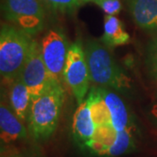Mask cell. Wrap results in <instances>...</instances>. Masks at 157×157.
Wrapping results in <instances>:
<instances>
[{"instance_id": "3", "label": "cell", "mask_w": 157, "mask_h": 157, "mask_svg": "<svg viewBox=\"0 0 157 157\" xmlns=\"http://www.w3.org/2000/svg\"><path fill=\"white\" fill-rule=\"evenodd\" d=\"M84 50L91 82L121 92L131 87L130 78L124 73L105 45L96 40H88Z\"/></svg>"}, {"instance_id": "8", "label": "cell", "mask_w": 157, "mask_h": 157, "mask_svg": "<svg viewBox=\"0 0 157 157\" xmlns=\"http://www.w3.org/2000/svg\"><path fill=\"white\" fill-rule=\"evenodd\" d=\"M96 132V125L91 110V101L87 97L73 114V134L80 144L88 147L94 139Z\"/></svg>"}, {"instance_id": "20", "label": "cell", "mask_w": 157, "mask_h": 157, "mask_svg": "<svg viewBox=\"0 0 157 157\" xmlns=\"http://www.w3.org/2000/svg\"><path fill=\"white\" fill-rule=\"evenodd\" d=\"M84 2H94V0H83Z\"/></svg>"}, {"instance_id": "1", "label": "cell", "mask_w": 157, "mask_h": 157, "mask_svg": "<svg viewBox=\"0 0 157 157\" xmlns=\"http://www.w3.org/2000/svg\"><path fill=\"white\" fill-rule=\"evenodd\" d=\"M34 39L13 25L2 24L0 31V73L11 84L20 76Z\"/></svg>"}, {"instance_id": "12", "label": "cell", "mask_w": 157, "mask_h": 157, "mask_svg": "<svg viewBox=\"0 0 157 157\" xmlns=\"http://www.w3.org/2000/svg\"><path fill=\"white\" fill-rule=\"evenodd\" d=\"M10 107L23 122L27 121L31 107V95L21 77H17L10 84Z\"/></svg>"}, {"instance_id": "7", "label": "cell", "mask_w": 157, "mask_h": 157, "mask_svg": "<svg viewBox=\"0 0 157 157\" xmlns=\"http://www.w3.org/2000/svg\"><path fill=\"white\" fill-rule=\"evenodd\" d=\"M40 46L45 67L54 80L60 84L70 46L65 34L58 29H52L43 37Z\"/></svg>"}, {"instance_id": "19", "label": "cell", "mask_w": 157, "mask_h": 157, "mask_svg": "<svg viewBox=\"0 0 157 157\" xmlns=\"http://www.w3.org/2000/svg\"><path fill=\"white\" fill-rule=\"evenodd\" d=\"M152 114L157 119V105L153 107V109H152Z\"/></svg>"}, {"instance_id": "5", "label": "cell", "mask_w": 157, "mask_h": 157, "mask_svg": "<svg viewBox=\"0 0 157 157\" xmlns=\"http://www.w3.org/2000/svg\"><path fill=\"white\" fill-rule=\"evenodd\" d=\"M63 78L72 91L78 105L86 100L91 83L89 70L82 43L77 40L69 46Z\"/></svg>"}, {"instance_id": "2", "label": "cell", "mask_w": 157, "mask_h": 157, "mask_svg": "<svg viewBox=\"0 0 157 157\" xmlns=\"http://www.w3.org/2000/svg\"><path fill=\"white\" fill-rule=\"evenodd\" d=\"M64 100L65 91L60 84L32 99L27 123L30 134L35 140H47L53 135L59 121Z\"/></svg>"}, {"instance_id": "10", "label": "cell", "mask_w": 157, "mask_h": 157, "mask_svg": "<svg viewBox=\"0 0 157 157\" xmlns=\"http://www.w3.org/2000/svg\"><path fill=\"white\" fill-rule=\"evenodd\" d=\"M96 90L107 106L114 130L120 133L131 128L129 114L122 100L117 94L104 87H96Z\"/></svg>"}, {"instance_id": "9", "label": "cell", "mask_w": 157, "mask_h": 157, "mask_svg": "<svg viewBox=\"0 0 157 157\" xmlns=\"http://www.w3.org/2000/svg\"><path fill=\"white\" fill-rule=\"evenodd\" d=\"M0 135L1 141L4 143H11L27 138V130L23 121L3 101L0 106Z\"/></svg>"}, {"instance_id": "11", "label": "cell", "mask_w": 157, "mask_h": 157, "mask_svg": "<svg viewBox=\"0 0 157 157\" xmlns=\"http://www.w3.org/2000/svg\"><path fill=\"white\" fill-rule=\"evenodd\" d=\"M134 21L143 30H157V0H129Z\"/></svg>"}, {"instance_id": "18", "label": "cell", "mask_w": 157, "mask_h": 157, "mask_svg": "<svg viewBox=\"0 0 157 157\" xmlns=\"http://www.w3.org/2000/svg\"><path fill=\"white\" fill-rule=\"evenodd\" d=\"M11 157H38L35 155H24V154H18V155H14Z\"/></svg>"}, {"instance_id": "14", "label": "cell", "mask_w": 157, "mask_h": 157, "mask_svg": "<svg viewBox=\"0 0 157 157\" xmlns=\"http://www.w3.org/2000/svg\"><path fill=\"white\" fill-rule=\"evenodd\" d=\"M134 145V137L132 134V127L118 133L117 138L110 147L105 155L108 156H118L128 152Z\"/></svg>"}, {"instance_id": "13", "label": "cell", "mask_w": 157, "mask_h": 157, "mask_svg": "<svg viewBox=\"0 0 157 157\" xmlns=\"http://www.w3.org/2000/svg\"><path fill=\"white\" fill-rule=\"evenodd\" d=\"M130 37L125 31L122 22L116 16L106 15L104 18V33L101 40L107 46H117L128 43Z\"/></svg>"}, {"instance_id": "21", "label": "cell", "mask_w": 157, "mask_h": 157, "mask_svg": "<svg viewBox=\"0 0 157 157\" xmlns=\"http://www.w3.org/2000/svg\"><path fill=\"white\" fill-rule=\"evenodd\" d=\"M2 157H3V156H2Z\"/></svg>"}, {"instance_id": "6", "label": "cell", "mask_w": 157, "mask_h": 157, "mask_svg": "<svg viewBox=\"0 0 157 157\" xmlns=\"http://www.w3.org/2000/svg\"><path fill=\"white\" fill-rule=\"evenodd\" d=\"M20 77L28 89L31 100L42 95L54 86L59 84L51 76L45 67L41 54V46L36 40L33 42Z\"/></svg>"}, {"instance_id": "15", "label": "cell", "mask_w": 157, "mask_h": 157, "mask_svg": "<svg viewBox=\"0 0 157 157\" xmlns=\"http://www.w3.org/2000/svg\"><path fill=\"white\" fill-rule=\"evenodd\" d=\"M52 8L61 11H74L85 3L83 0H42Z\"/></svg>"}, {"instance_id": "4", "label": "cell", "mask_w": 157, "mask_h": 157, "mask_svg": "<svg viewBox=\"0 0 157 157\" xmlns=\"http://www.w3.org/2000/svg\"><path fill=\"white\" fill-rule=\"evenodd\" d=\"M1 11L5 20L32 36L45 26L42 0H1Z\"/></svg>"}, {"instance_id": "17", "label": "cell", "mask_w": 157, "mask_h": 157, "mask_svg": "<svg viewBox=\"0 0 157 157\" xmlns=\"http://www.w3.org/2000/svg\"><path fill=\"white\" fill-rule=\"evenodd\" d=\"M147 62L151 73L157 78V37L149 44Z\"/></svg>"}, {"instance_id": "16", "label": "cell", "mask_w": 157, "mask_h": 157, "mask_svg": "<svg viewBox=\"0 0 157 157\" xmlns=\"http://www.w3.org/2000/svg\"><path fill=\"white\" fill-rule=\"evenodd\" d=\"M93 3L96 4L107 15L115 16L121 9L120 0H94Z\"/></svg>"}]
</instances>
